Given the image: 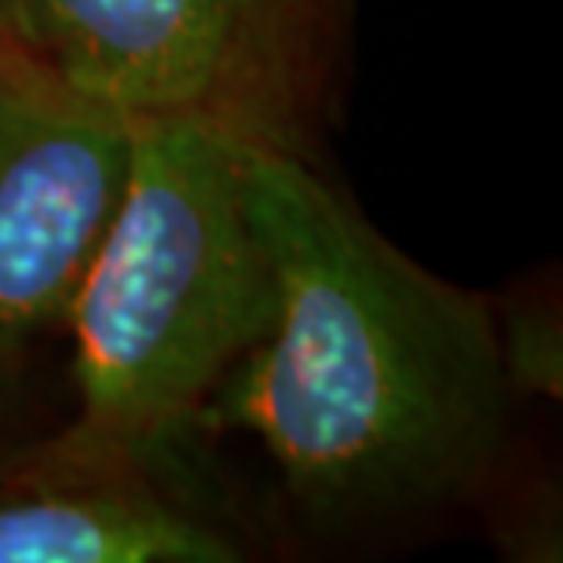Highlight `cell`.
<instances>
[{
  "instance_id": "6da1fadb",
  "label": "cell",
  "mask_w": 563,
  "mask_h": 563,
  "mask_svg": "<svg viewBox=\"0 0 563 563\" xmlns=\"http://www.w3.org/2000/svg\"><path fill=\"white\" fill-rule=\"evenodd\" d=\"M245 190L278 308L198 428L253 435L322 538L479 498L516 399L490 300L396 250L308 157L245 143Z\"/></svg>"
},
{
  "instance_id": "7a4b0ae2",
  "label": "cell",
  "mask_w": 563,
  "mask_h": 563,
  "mask_svg": "<svg viewBox=\"0 0 563 563\" xmlns=\"http://www.w3.org/2000/svg\"><path fill=\"white\" fill-rule=\"evenodd\" d=\"M278 286L245 190V143L201 121H136L118 212L77 286V421L85 454L154 461L264 341Z\"/></svg>"
},
{
  "instance_id": "3957f363",
  "label": "cell",
  "mask_w": 563,
  "mask_h": 563,
  "mask_svg": "<svg viewBox=\"0 0 563 563\" xmlns=\"http://www.w3.org/2000/svg\"><path fill=\"white\" fill-rule=\"evenodd\" d=\"M355 0H11L8 30L132 121L187 118L314 162Z\"/></svg>"
},
{
  "instance_id": "277c9868",
  "label": "cell",
  "mask_w": 563,
  "mask_h": 563,
  "mask_svg": "<svg viewBox=\"0 0 563 563\" xmlns=\"http://www.w3.org/2000/svg\"><path fill=\"white\" fill-rule=\"evenodd\" d=\"M136 121L0 30V347L66 322L125 190Z\"/></svg>"
},
{
  "instance_id": "5b68a950",
  "label": "cell",
  "mask_w": 563,
  "mask_h": 563,
  "mask_svg": "<svg viewBox=\"0 0 563 563\" xmlns=\"http://www.w3.org/2000/svg\"><path fill=\"white\" fill-rule=\"evenodd\" d=\"M242 538L162 490L151 461L59 439L0 468V563H239Z\"/></svg>"
},
{
  "instance_id": "8992f818",
  "label": "cell",
  "mask_w": 563,
  "mask_h": 563,
  "mask_svg": "<svg viewBox=\"0 0 563 563\" xmlns=\"http://www.w3.org/2000/svg\"><path fill=\"white\" fill-rule=\"evenodd\" d=\"M498 322L501 369L512 396H563V336L560 314L545 303H520V308L494 314Z\"/></svg>"
},
{
  "instance_id": "52a82bcc",
  "label": "cell",
  "mask_w": 563,
  "mask_h": 563,
  "mask_svg": "<svg viewBox=\"0 0 563 563\" xmlns=\"http://www.w3.org/2000/svg\"><path fill=\"white\" fill-rule=\"evenodd\" d=\"M15 358L19 355H11L0 347V402H4V385H8V374H11V366H15Z\"/></svg>"
},
{
  "instance_id": "ba28073f",
  "label": "cell",
  "mask_w": 563,
  "mask_h": 563,
  "mask_svg": "<svg viewBox=\"0 0 563 563\" xmlns=\"http://www.w3.org/2000/svg\"><path fill=\"white\" fill-rule=\"evenodd\" d=\"M8 11H11V0H0V30H8Z\"/></svg>"
}]
</instances>
